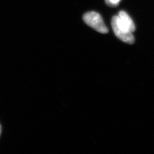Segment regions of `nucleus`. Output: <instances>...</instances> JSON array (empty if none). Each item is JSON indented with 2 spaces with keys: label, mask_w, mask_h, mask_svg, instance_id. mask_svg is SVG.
<instances>
[{
  "label": "nucleus",
  "mask_w": 154,
  "mask_h": 154,
  "mask_svg": "<svg viewBox=\"0 0 154 154\" xmlns=\"http://www.w3.org/2000/svg\"><path fill=\"white\" fill-rule=\"evenodd\" d=\"M83 20L88 26L99 33L106 34L109 32V29L98 13L95 11L87 12L83 15Z\"/></svg>",
  "instance_id": "obj_1"
},
{
  "label": "nucleus",
  "mask_w": 154,
  "mask_h": 154,
  "mask_svg": "<svg viewBox=\"0 0 154 154\" xmlns=\"http://www.w3.org/2000/svg\"><path fill=\"white\" fill-rule=\"evenodd\" d=\"M111 25L116 36L121 41L128 44H132L135 42V38L132 33L121 27L117 23L116 16L111 20Z\"/></svg>",
  "instance_id": "obj_2"
},
{
  "label": "nucleus",
  "mask_w": 154,
  "mask_h": 154,
  "mask_svg": "<svg viewBox=\"0 0 154 154\" xmlns=\"http://www.w3.org/2000/svg\"><path fill=\"white\" fill-rule=\"evenodd\" d=\"M116 18L118 24L122 28L131 33L135 30L134 23L126 11H119L118 15L116 16Z\"/></svg>",
  "instance_id": "obj_3"
},
{
  "label": "nucleus",
  "mask_w": 154,
  "mask_h": 154,
  "mask_svg": "<svg viewBox=\"0 0 154 154\" xmlns=\"http://www.w3.org/2000/svg\"><path fill=\"white\" fill-rule=\"evenodd\" d=\"M121 0H105L106 4L110 7H116L119 5Z\"/></svg>",
  "instance_id": "obj_4"
},
{
  "label": "nucleus",
  "mask_w": 154,
  "mask_h": 154,
  "mask_svg": "<svg viewBox=\"0 0 154 154\" xmlns=\"http://www.w3.org/2000/svg\"><path fill=\"white\" fill-rule=\"evenodd\" d=\"M1 127L0 126V135H1Z\"/></svg>",
  "instance_id": "obj_5"
}]
</instances>
